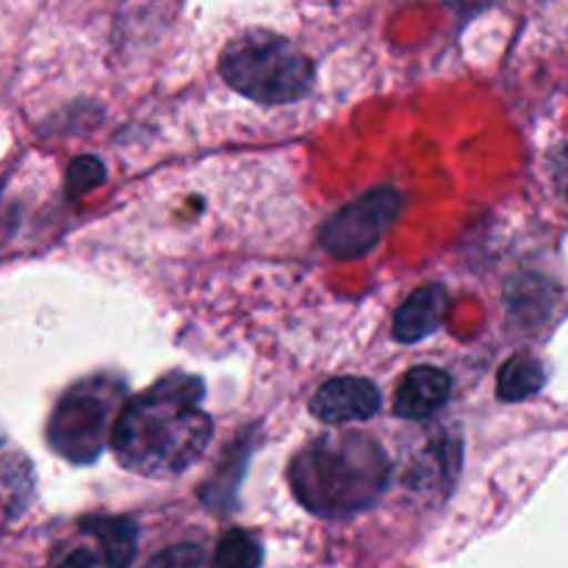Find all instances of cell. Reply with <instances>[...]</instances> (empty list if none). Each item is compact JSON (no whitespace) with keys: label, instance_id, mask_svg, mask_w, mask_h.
Listing matches in <instances>:
<instances>
[{"label":"cell","instance_id":"6da1fadb","mask_svg":"<svg viewBox=\"0 0 568 568\" xmlns=\"http://www.w3.org/2000/svg\"><path fill=\"white\" fill-rule=\"evenodd\" d=\"M203 394L200 377L178 372L122 405L111 430V449L122 469L166 480L197 464L214 433L200 410Z\"/></svg>","mask_w":568,"mask_h":568},{"label":"cell","instance_id":"8992f818","mask_svg":"<svg viewBox=\"0 0 568 568\" xmlns=\"http://www.w3.org/2000/svg\"><path fill=\"white\" fill-rule=\"evenodd\" d=\"M381 410V392L366 377H333L311 399V414L325 425L366 422Z\"/></svg>","mask_w":568,"mask_h":568},{"label":"cell","instance_id":"ba28073f","mask_svg":"<svg viewBox=\"0 0 568 568\" xmlns=\"http://www.w3.org/2000/svg\"><path fill=\"white\" fill-rule=\"evenodd\" d=\"M449 311V297L444 286H425L410 294L394 314V338L403 344L422 342L444 325Z\"/></svg>","mask_w":568,"mask_h":568},{"label":"cell","instance_id":"4fadbf2b","mask_svg":"<svg viewBox=\"0 0 568 568\" xmlns=\"http://www.w3.org/2000/svg\"><path fill=\"white\" fill-rule=\"evenodd\" d=\"M144 568H209V558H205V549L197 547V544H178V547L155 555Z\"/></svg>","mask_w":568,"mask_h":568},{"label":"cell","instance_id":"5b68a950","mask_svg":"<svg viewBox=\"0 0 568 568\" xmlns=\"http://www.w3.org/2000/svg\"><path fill=\"white\" fill-rule=\"evenodd\" d=\"M399 214V192L377 186L344 205L322 225L320 242L333 258L353 261L372 253Z\"/></svg>","mask_w":568,"mask_h":568},{"label":"cell","instance_id":"30bf717a","mask_svg":"<svg viewBox=\"0 0 568 568\" xmlns=\"http://www.w3.org/2000/svg\"><path fill=\"white\" fill-rule=\"evenodd\" d=\"M544 383H547V369H544L541 361L532 358V355H514L499 369L497 397L503 403H521V399L541 392Z\"/></svg>","mask_w":568,"mask_h":568},{"label":"cell","instance_id":"5bb4252c","mask_svg":"<svg viewBox=\"0 0 568 568\" xmlns=\"http://www.w3.org/2000/svg\"><path fill=\"white\" fill-rule=\"evenodd\" d=\"M94 564L98 560H94V555L89 549H75V552H70L61 560L59 568H94Z\"/></svg>","mask_w":568,"mask_h":568},{"label":"cell","instance_id":"7a4b0ae2","mask_svg":"<svg viewBox=\"0 0 568 568\" xmlns=\"http://www.w3.org/2000/svg\"><path fill=\"white\" fill-rule=\"evenodd\" d=\"M392 480V464L366 433H333L311 442L288 466L294 497L314 516L344 521L369 510Z\"/></svg>","mask_w":568,"mask_h":568},{"label":"cell","instance_id":"9c48e42d","mask_svg":"<svg viewBox=\"0 0 568 568\" xmlns=\"http://www.w3.org/2000/svg\"><path fill=\"white\" fill-rule=\"evenodd\" d=\"M83 532L100 544L105 568H128L136 558L139 530L136 521L128 516H89Z\"/></svg>","mask_w":568,"mask_h":568},{"label":"cell","instance_id":"277c9868","mask_svg":"<svg viewBox=\"0 0 568 568\" xmlns=\"http://www.w3.org/2000/svg\"><path fill=\"white\" fill-rule=\"evenodd\" d=\"M122 397L125 383L114 377H92L70 388L50 416L48 442L53 453L70 464H94L111 442Z\"/></svg>","mask_w":568,"mask_h":568},{"label":"cell","instance_id":"52a82bcc","mask_svg":"<svg viewBox=\"0 0 568 568\" xmlns=\"http://www.w3.org/2000/svg\"><path fill=\"white\" fill-rule=\"evenodd\" d=\"M453 392V381L436 366H416L403 377L394 397V414L399 419H427L436 414Z\"/></svg>","mask_w":568,"mask_h":568},{"label":"cell","instance_id":"8fae6325","mask_svg":"<svg viewBox=\"0 0 568 568\" xmlns=\"http://www.w3.org/2000/svg\"><path fill=\"white\" fill-rule=\"evenodd\" d=\"M261 544L250 532L231 530L216 547V568H261Z\"/></svg>","mask_w":568,"mask_h":568},{"label":"cell","instance_id":"3957f363","mask_svg":"<svg viewBox=\"0 0 568 568\" xmlns=\"http://www.w3.org/2000/svg\"><path fill=\"white\" fill-rule=\"evenodd\" d=\"M220 72L239 94L264 105L294 103L314 87V64L288 39L270 31H247L231 39Z\"/></svg>","mask_w":568,"mask_h":568},{"label":"cell","instance_id":"7c38bea8","mask_svg":"<svg viewBox=\"0 0 568 568\" xmlns=\"http://www.w3.org/2000/svg\"><path fill=\"white\" fill-rule=\"evenodd\" d=\"M103 181L105 164L98 155H81V159L72 161L70 170H67V192H70V197L92 192V189H98Z\"/></svg>","mask_w":568,"mask_h":568}]
</instances>
